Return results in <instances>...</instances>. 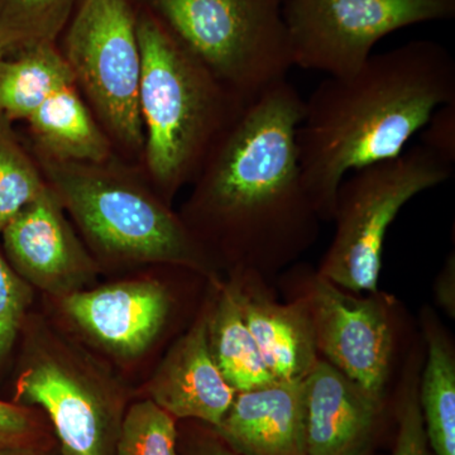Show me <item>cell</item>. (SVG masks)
<instances>
[{
	"label": "cell",
	"instance_id": "30bf717a",
	"mask_svg": "<svg viewBox=\"0 0 455 455\" xmlns=\"http://www.w3.org/2000/svg\"><path fill=\"white\" fill-rule=\"evenodd\" d=\"M17 398L49 416L61 455H114L121 407L64 359L40 355L20 374Z\"/></svg>",
	"mask_w": 455,
	"mask_h": 455
},
{
	"label": "cell",
	"instance_id": "5b68a950",
	"mask_svg": "<svg viewBox=\"0 0 455 455\" xmlns=\"http://www.w3.org/2000/svg\"><path fill=\"white\" fill-rule=\"evenodd\" d=\"M155 18L243 106L293 68L284 0H131Z\"/></svg>",
	"mask_w": 455,
	"mask_h": 455
},
{
	"label": "cell",
	"instance_id": "603a6c76",
	"mask_svg": "<svg viewBox=\"0 0 455 455\" xmlns=\"http://www.w3.org/2000/svg\"><path fill=\"white\" fill-rule=\"evenodd\" d=\"M176 421L149 398L134 403L123 415L114 455H180Z\"/></svg>",
	"mask_w": 455,
	"mask_h": 455
},
{
	"label": "cell",
	"instance_id": "3957f363",
	"mask_svg": "<svg viewBox=\"0 0 455 455\" xmlns=\"http://www.w3.org/2000/svg\"><path fill=\"white\" fill-rule=\"evenodd\" d=\"M137 11L142 55L140 169L167 204L191 184L245 106L155 18Z\"/></svg>",
	"mask_w": 455,
	"mask_h": 455
},
{
	"label": "cell",
	"instance_id": "7c38bea8",
	"mask_svg": "<svg viewBox=\"0 0 455 455\" xmlns=\"http://www.w3.org/2000/svg\"><path fill=\"white\" fill-rule=\"evenodd\" d=\"M68 316L89 337L122 357L148 349L166 325L170 293L154 280L124 281L62 296Z\"/></svg>",
	"mask_w": 455,
	"mask_h": 455
},
{
	"label": "cell",
	"instance_id": "7a4b0ae2",
	"mask_svg": "<svg viewBox=\"0 0 455 455\" xmlns=\"http://www.w3.org/2000/svg\"><path fill=\"white\" fill-rule=\"evenodd\" d=\"M455 101V60L431 40L372 53L355 73L328 76L304 100L296 132L305 188L320 220L353 171L403 154L438 108Z\"/></svg>",
	"mask_w": 455,
	"mask_h": 455
},
{
	"label": "cell",
	"instance_id": "277c9868",
	"mask_svg": "<svg viewBox=\"0 0 455 455\" xmlns=\"http://www.w3.org/2000/svg\"><path fill=\"white\" fill-rule=\"evenodd\" d=\"M89 243L123 262L163 263L217 277V269L140 164L114 156L101 164L36 158Z\"/></svg>",
	"mask_w": 455,
	"mask_h": 455
},
{
	"label": "cell",
	"instance_id": "e0dca14e",
	"mask_svg": "<svg viewBox=\"0 0 455 455\" xmlns=\"http://www.w3.org/2000/svg\"><path fill=\"white\" fill-rule=\"evenodd\" d=\"M36 158L60 164H101L116 156L109 136L76 85L51 95L27 121Z\"/></svg>",
	"mask_w": 455,
	"mask_h": 455
},
{
	"label": "cell",
	"instance_id": "f546056e",
	"mask_svg": "<svg viewBox=\"0 0 455 455\" xmlns=\"http://www.w3.org/2000/svg\"><path fill=\"white\" fill-rule=\"evenodd\" d=\"M0 455H51L42 442L0 445ZM61 455V454H59Z\"/></svg>",
	"mask_w": 455,
	"mask_h": 455
},
{
	"label": "cell",
	"instance_id": "ac0fdd59",
	"mask_svg": "<svg viewBox=\"0 0 455 455\" xmlns=\"http://www.w3.org/2000/svg\"><path fill=\"white\" fill-rule=\"evenodd\" d=\"M427 358L419 379L425 433L436 455H455V350L451 335L429 307L421 311Z\"/></svg>",
	"mask_w": 455,
	"mask_h": 455
},
{
	"label": "cell",
	"instance_id": "ffe728a7",
	"mask_svg": "<svg viewBox=\"0 0 455 455\" xmlns=\"http://www.w3.org/2000/svg\"><path fill=\"white\" fill-rule=\"evenodd\" d=\"M74 77L57 44H41L0 59V114L11 122L28 121Z\"/></svg>",
	"mask_w": 455,
	"mask_h": 455
},
{
	"label": "cell",
	"instance_id": "8fae6325",
	"mask_svg": "<svg viewBox=\"0 0 455 455\" xmlns=\"http://www.w3.org/2000/svg\"><path fill=\"white\" fill-rule=\"evenodd\" d=\"M9 259L22 276L57 295L77 291L94 262L50 187L2 230Z\"/></svg>",
	"mask_w": 455,
	"mask_h": 455
},
{
	"label": "cell",
	"instance_id": "4316f807",
	"mask_svg": "<svg viewBox=\"0 0 455 455\" xmlns=\"http://www.w3.org/2000/svg\"><path fill=\"white\" fill-rule=\"evenodd\" d=\"M449 164L455 163V101L438 108L424 127L423 143Z\"/></svg>",
	"mask_w": 455,
	"mask_h": 455
},
{
	"label": "cell",
	"instance_id": "44dd1931",
	"mask_svg": "<svg viewBox=\"0 0 455 455\" xmlns=\"http://www.w3.org/2000/svg\"><path fill=\"white\" fill-rule=\"evenodd\" d=\"M80 0H0V37L8 56L57 44Z\"/></svg>",
	"mask_w": 455,
	"mask_h": 455
},
{
	"label": "cell",
	"instance_id": "d6986e66",
	"mask_svg": "<svg viewBox=\"0 0 455 455\" xmlns=\"http://www.w3.org/2000/svg\"><path fill=\"white\" fill-rule=\"evenodd\" d=\"M208 341L215 363L235 392L275 381L228 281L208 302Z\"/></svg>",
	"mask_w": 455,
	"mask_h": 455
},
{
	"label": "cell",
	"instance_id": "6da1fadb",
	"mask_svg": "<svg viewBox=\"0 0 455 455\" xmlns=\"http://www.w3.org/2000/svg\"><path fill=\"white\" fill-rule=\"evenodd\" d=\"M304 100L289 79L276 84L224 131L193 180L181 220L215 269L271 283L320 235L299 158Z\"/></svg>",
	"mask_w": 455,
	"mask_h": 455
},
{
	"label": "cell",
	"instance_id": "ba28073f",
	"mask_svg": "<svg viewBox=\"0 0 455 455\" xmlns=\"http://www.w3.org/2000/svg\"><path fill=\"white\" fill-rule=\"evenodd\" d=\"M277 283L284 300L307 311L320 358L386 403L397 346L394 296L347 291L302 262L281 272Z\"/></svg>",
	"mask_w": 455,
	"mask_h": 455
},
{
	"label": "cell",
	"instance_id": "4dcf8cb0",
	"mask_svg": "<svg viewBox=\"0 0 455 455\" xmlns=\"http://www.w3.org/2000/svg\"><path fill=\"white\" fill-rule=\"evenodd\" d=\"M5 56H8V49L4 42H3L2 37H0V59Z\"/></svg>",
	"mask_w": 455,
	"mask_h": 455
},
{
	"label": "cell",
	"instance_id": "d4e9b609",
	"mask_svg": "<svg viewBox=\"0 0 455 455\" xmlns=\"http://www.w3.org/2000/svg\"><path fill=\"white\" fill-rule=\"evenodd\" d=\"M29 289L0 254V359L8 355L29 304Z\"/></svg>",
	"mask_w": 455,
	"mask_h": 455
},
{
	"label": "cell",
	"instance_id": "8992f818",
	"mask_svg": "<svg viewBox=\"0 0 455 455\" xmlns=\"http://www.w3.org/2000/svg\"><path fill=\"white\" fill-rule=\"evenodd\" d=\"M453 171V164L419 145L348 173L335 194L334 235L317 271L347 291H379L391 224L407 203L444 184Z\"/></svg>",
	"mask_w": 455,
	"mask_h": 455
},
{
	"label": "cell",
	"instance_id": "5bb4252c",
	"mask_svg": "<svg viewBox=\"0 0 455 455\" xmlns=\"http://www.w3.org/2000/svg\"><path fill=\"white\" fill-rule=\"evenodd\" d=\"M149 400L176 420L215 427L236 392L212 358L208 341V305L193 326L171 347L148 386Z\"/></svg>",
	"mask_w": 455,
	"mask_h": 455
},
{
	"label": "cell",
	"instance_id": "f1b7e54d",
	"mask_svg": "<svg viewBox=\"0 0 455 455\" xmlns=\"http://www.w3.org/2000/svg\"><path fill=\"white\" fill-rule=\"evenodd\" d=\"M434 295L436 304L447 313L451 319L455 317V254H449L444 266L440 269L435 284Z\"/></svg>",
	"mask_w": 455,
	"mask_h": 455
},
{
	"label": "cell",
	"instance_id": "9a60e30c",
	"mask_svg": "<svg viewBox=\"0 0 455 455\" xmlns=\"http://www.w3.org/2000/svg\"><path fill=\"white\" fill-rule=\"evenodd\" d=\"M228 283L275 381H304L320 358L304 307L278 301L259 275H229Z\"/></svg>",
	"mask_w": 455,
	"mask_h": 455
},
{
	"label": "cell",
	"instance_id": "1f68e13d",
	"mask_svg": "<svg viewBox=\"0 0 455 455\" xmlns=\"http://www.w3.org/2000/svg\"><path fill=\"white\" fill-rule=\"evenodd\" d=\"M370 455H373L372 453H371Z\"/></svg>",
	"mask_w": 455,
	"mask_h": 455
},
{
	"label": "cell",
	"instance_id": "9c48e42d",
	"mask_svg": "<svg viewBox=\"0 0 455 455\" xmlns=\"http://www.w3.org/2000/svg\"><path fill=\"white\" fill-rule=\"evenodd\" d=\"M455 0H284L293 66L328 76L355 73L386 36L453 20Z\"/></svg>",
	"mask_w": 455,
	"mask_h": 455
},
{
	"label": "cell",
	"instance_id": "7402d4cb",
	"mask_svg": "<svg viewBox=\"0 0 455 455\" xmlns=\"http://www.w3.org/2000/svg\"><path fill=\"white\" fill-rule=\"evenodd\" d=\"M49 188L38 161L0 114V233Z\"/></svg>",
	"mask_w": 455,
	"mask_h": 455
},
{
	"label": "cell",
	"instance_id": "cb8c5ba5",
	"mask_svg": "<svg viewBox=\"0 0 455 455\" xmlns=\"http://www.w3.org/2000/svg\"><path fill=\"white\" fill-rule=\"evenodd\" d=\"M421 352L411 353L398 383L395 416L397 433L392 455H436L425 433L423 414L419 403V379L423 357Z\"/></svg>",
	"mask_w": 455,
	"mask_h": 455
},
{
	"label": "cell",
	"instance_id": "484cf974",
	"mask_svg": "<svg viewBox=\"0 0 455 455\" xmlns=\"http://www.w3.org/2000/svg\"><path fill=\"white\" fill-rule=\"evenodd\" d=\"M44 427L31 410L0 401V445L42 442Z\"/></svg>",
	"mask_w": 455,
	"mask_h": 455
},
{
	"label": "cell",
	"instance_id": "83f0119b",
	"mask_svg": "<svg viewBox=\"0 0 455 455\" xmlns=\"http://www.w3.org/2000/svg\"><path fill=\"white\" fill-rule=\"evenodd\" d=\"M187 429L179 427L180 455H243L227 444L208 425L190 421Z\"/></svg>",
	"mask_w": 455,
	"mask_h": 455
},
{
	"label": "cell",
	"instance_id": "4fadbf2b",
	"mask_svg": "<svg viewBox=\"0 0 455 455\" xmlns=\"http://www.w3.org/2000/svg\"><path fill=\"white\" fill-rule=\"evenodd\" d=\"M307 455H370L386 403L319 358L304 379Z\"/></svg>",
	"mask_w": 455,
	"mask_h": 455
},
{
	"label": "cell",
	"instance_id": "2e32d148",
	"mask_svg": "<svg viewBox=\"0 0 455 455\" xmlns=\"http://www.w3.org/2000/svg\"><path fill=\"white\" fill-rule=\"evenodd\" d=\"M212 429L243 455H307L304 381H274L236 392Z\"/></svg>",
	"mask_w": 455,
	"mask_h": 455
},
{
	"label": "cell",
	"instance_id": "52a82bcc",
	"mask_svg": "<svg viewBox=\"0 0 455 455\" xmlns=\"http://www.w3.org/2000/svg\"><path fill=\"white\" fill-rule=\"evenodd\" d=\"M57 46L116 154L140 164L145 148L140 112L142 55L133 3L80 0Z\"/></svg>",
	"mask_w": 455,
	"mask_h": 455
}]
</instances>
